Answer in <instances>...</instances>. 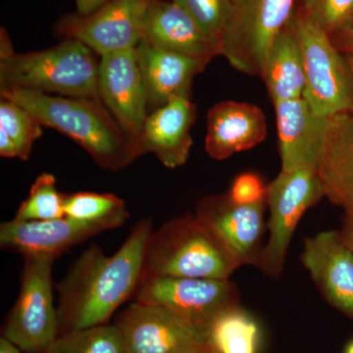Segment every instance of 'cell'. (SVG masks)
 Segmentation results:
<instances>
[{
    "label": "cell",
    "instance_id": "1",
    "mask_svg": "<svg viewBox=\"0 0 353 353\" xmlns=\"http://www.w3.org/2000/svg\"><path fill=\"white\" fill-rule=\"evenodd\" d=\"M152 221L132 227L115 254L88 246L57 285L59 334L108 324L122 304L132 299L143 273Z\"/></svg>",
    "mask_w": 353,
    "mask_h": 353
},
{
    "label": "cell",
    "instance_id": "2",
    "mask_svg": "<svg viewBox=\"0 0 353 353\" xmlns=\"http://www.w3.org/2000/svg\"><path fill=\"white\" fill-rule=\"evenodd\" d=\"M43 127L52 128L78 143L104 170L119 172L139 157L136 146L101 101L58 97L24 90H0Z\"/></svg>",
    "mask_w": 353,
    "mask_h": 353
},
{
    "label": "cell",
    "instance_id": "3",
    "mask_svg": "<svg viewBox=\"0 0 353 353\" xmlns=\"http://www.w3.org/2000/svg\"><path fill=\"white\" fill-rule=\"evenodd\" d=\"M99 62L77 39L36 52L17 53L2 28L0 32V90L24 88L58 97L99 99Z\"/></svg>",
    "mask_w": 353,
    "mask_h": 353
},
{
    "label": "cell",
    "instance_id": "4",
    "mask_svg": "<svg viewBox=\"0 0 353 353\" xmlns=\"http://www.w3.org/2000/svg\"><path fill=\"white\" fill-rule=\"evenodd\" d=\"M241 265L222 239L196 215L167 221L153 231L143 275L230 280Z\"/></svg>",
    "mask_w": 353,
    "mask_h": 353
},
{
    "label": "cell",
    "instance_id": "5",
    "mask_svg": "<svg viewBox=\"0 0 353 353\" xmlns=\"http://www.w3.org/2000/svg\"><path fill=\"white\" fill-rule=\"evenodd\" d=\"M294 25L305 67L303 99L319 117L353 113V75L347 57L305 11L294 15Z\"/></svg>",
    "mask_w": 353,
    "mask_h": 353
},
{
    "label": "cell",
    "instance_id": "6",
    "mask_svg": "<svg viewBox=\"0 0 353 353\" xmlns=\"http://www.w3.org/2000/svg\"><path fill=\"white\" fill-rule=\"evenodd\" d=\"M296 0H232L221 34V55L248 75L261 78L272 44L294 17Z\"/></svg>",
    "mask_w": 353,
    "mask_h": 353
},
{
    "label": "cell",
    "instance_id": "7",
    "mask_svg": "<svg viewBox=\"0 0 353 353\" xmlns=\"http://www.w3.org/2000/svg\"><path fill=\"white\" fill-rule=\"evenodd\" d=\"M53 255H26L17 301L7 317L3 336L22 352L41 353L59 336L53 297Z\"/></svg>",
    "mask_w": 353,
    "mask_h": 353
},
{
    "label": "cell",
    "instance_id": "8",
    "mask_svg": "<svg viewBox=\"0 0 353 353\" xmlns=\"http://www.w3.org/2000/svg\"><path fill=\"white\" fill-rule=\"evenodd\" d=\"M322 197L324 192L315 167L281 171L267 185L266 202L270 212L267 226L269 238L256 267L265 276L280 277L299 221Z\"/></svg>",
    "mask_w": 353,
    "mask_h": 353
},
{
    "label": "cell",
    "instance_id": "9",
    "mask_svg": "<svg viewBox=\"0 0 353 353\" xmlns=\"http://www.w3.org/2000/svg\"><path fill=\"white\" fill-rule=\"evenodd\" d=\"M132 299L134 303L168 309L202 334L216 316L241 305L236 285L217 279L143 275Z\"/></svg>",
    "mask_w": 353,
    "mask_h": 353
},
{
    "label": "cell",
    "instance_id": "10",
    "mask_svg": "<svg viewBox=\"0 0 353 353\" xmlns=\"http://www.w3.org/2000/svg\"><path fill=\"white\" fill-rule=\"evenodd\" d=\"M153 0H110L88 15L69 14L54 31L77 39L99 57L134 50L143 39L148 9Z\"/></svg>",
    "mask_w": 353,
    "mask_h": 353
},
{
    "label": "cell",
    "instance_id": "11",
    "mask_svg": "<svg viewBox=\"0 0 353 353\" xmlns=\"http://www.w3.org/2000/svg\"><path fill=\"white\" fill-rule=\"evenodd\" d=\"M127 353H202L203 334L164 307L132 303L116 318Z\"/></svg>",
    "mask_w": 353,
    "mask_h": 353
},
{
    "label": "cell",
    "instance_id": "12",
    "mask_svg": "<svg viewBox=\"0 0 353 353\" xmlns=\"http://www.w3.org/2000/svg\"><path fill=\"white\" fill-rule=\"evenodd\" d=\"M97 87L99 99L136 146L148 116V94L136 50L101 57Z\"/></svg>",
    "mask_w": 353,
    "mask_h": 353
},
{
    "label": "cell",
    "instance_id": "13",
    "mask_svg": "<svg viewBox=\"0 0 353 353\" xmlns=\"http://www.w3.org/2000/svg\"><path fill=\"white\" fill-rule=\"evenodd\" d=\"M266 199L252 204L232 201L227 192L206 196L197 204L196 217L222 239L241 267H257L264 246Z\"/></svg>",
    "mask_w": 353,
    "mask_h": 353
},
{
    "label": "cell",
    "instance_id": "14",
    "mask_svg": "<svg viewBox=\"0 0 353 353\" xmlns=\"http://www.w3.org/2000/svg\"><path fill=\"white\" fill-rule=\"evenodd\" d=\"M301 259L324 299L353 319V252L341 231L304 239Z\"/></svg>",
    "mask_w": 353,
    "mask_h": 353
},
{
    "label": "cell",
    "instance_id": "15",
    "mask_svg": "<svg viewBox=\"0 0 353 353\" xmlns=\"http://www.w3.org/2000/svg\"><path fill=\"white\" fill-rule=\"evenodd\" d=\"M95 223L64 217L48 221L13 219L0 225V245L6 252L58 257L88 239L108 231Z\"/></svg>",
    "mask_w": 353,
    "mask_h": 353
},
{
    "label": "cell",
    "instance_id": "16",
    "mask_svg": "<svg viewBox=\"0 0 353 353\" xmlns=\"http://www.w3.org/2000/svg\"><path fill=\"white\" fill-rule=\"evenodd\" d=\"M143 39L160 50L192 58L206 65L221 55L219 39L206 34L173 0H153L145 18Z\"/></svg>",
    "mask_w": 353,
    "mask_h": 353
},
{
    "label": "cell",
    "instance_id": "17",
    "mask_svg": "<svg viewBox=\"0 0 353 353\" xmlns=\"http://www.w3.org/2000/svg\"><path fill=\"white\" fill-rule=\"evenodd\" d=\"M315 173L324 196L353 218V113L327 118Z\"/></svg>",
    "mask_w": 353,
    "mask_h": 353
},
{
    "label": "cell",
    "instance_id": "18",
    "mask_svg": "<svg viewBox=\"0 0 353 353\" xmlns=\"http://www.w3.org/2000/svg\"><path fill=\"white\" fill-rule=\"evenodd\" d=\"M196 117V106L190 99H173L148 114L137 141L139 157L152 153L167 168L183 166L190 157V129Z\"/></svg>",
    "mask_w": 353,
    "mask_h": 353
},
{
    "label": "cell",
    "instance_id": "19",
    "mask_svg": "<svg viewBox=\"0 0 353 353\" xmlns=\"http://www.w3.org/2000/svg\"><path fill=\"white\" fill-rule=\"evenodd\" d=\"M267 136L266 118L256 105L221 101L208 114L205 150L217 161L259 145Z\"/></svg>",
    "mask_w": 353,
    "mask_h": 353
},
{
    "label": "cell",
    "instance_id": "20",
    "mask_svg": "<svg viewBox=\"0 0 353 353\" xmlns=\"http://www.w3.org/2000/svg\"><path fill=\"white\" fill-rule=\"evenodd\" d=\"M134 50L148 106L153 109L173 99H190L194 78L208 66L199 60L155 48L143 39Z\"/></svg>",
    "mask_w": 353,
    "mask_h": 353
},
{
    "label": "cell",
    "instance_id": "21",
    "mask_svg": "<svg viewBox=\"0 0 353 353\" xmlns=\"http://www.w3.org/2000/svg\"><path fill=\"white\" fill-rule=\"evenodd\" d=\"M279 136L281 171L315 167L327 118L313 112L301 99L274 103Z\"/></svg>",
    "mask_w": 353,
    "mask_h": 353
},
{
    "label": "cell",
    "instance_id": "22",
    "mask_svg": "<svg viewBox=\"0 0 353 353\" xmlns=\"http://www.w3.org/2000/svg\"><path fill=\"white\" fill-rule=\"evenodd\" d=\"M261 78L273 104L303 97L305 67L294 19L272 44Z\"/></svg>",
    "mask_w": 353,
    "mask_h": 353
},
{
    "label": "cell",
    "instance_id": "23",
    "mask_svg": "<svg viewBox=\"0 0 353 353\" xmlns=\"http://www.w3.org/2000/svg\"><path fill=\"white\" fill-rule=\"evenodd\" d=\"M203 336L206 347L213 353H259L261 348L259 322L241 304L216 316Z\"/></svg>",
    "mask_w": 353,
    "mask_h": 353
},
{
    "label": "cell",
    "instance_id": "24",
    "mask_svg": "<svg viewBox=\"0 0 353 353\" xmlns=\"http://www.w3.org/2000/svg\"><path fill=\"white\" fill-rule=\"evenodd\" d=\"M64 211L67 217L104 225L109 230L123 226L130 217L125 201L113 194H64Z\"/></svg>",
    "mask_w": 353,
    "mask_h": 353
},
{
    "label": "cell",
    "instance_id": "25",
    "mask_svg": "<svg viewBox=\"0 0 353 353\" xmlns=\"http://www.w3.org/2000/svg\"><path fill=\"white\" fill-rule=\"evenodd\" d=\"M41 353H127L115 324L77 330L57 336Z\"/></svg>",
    "mask_w": 353,
    "mask_h": 353
},
{
    "label": "cell",
    "instance_id": "26",
    "mask_svg": "<svg viewBox=\"0 0 353 353\" xmlns=\"http://www.w3.org/2000/svg\"><path fill=\"white\" fill-rule=\"evenodd\" d=\"M43 125L27 109L11 99L0 101V136L6 137L17 152V158L28 161L34 143L43 136Z\"/></svg>",
    "mask_w": 353,
    "mask_h": 353
},
{
    "label": "cell",
    "instance_id": "27",
    "mask_svg": "<svg viewBox=\"0 0 353 353\" xmlns=\"http://www.w3.org/2000/svg\"><path fill=\"white\" fill-rule=\"evenodd\" d=\"M64 194L57 188V179L50 173L41 174L20 204L15 219L48 221L64 217Z\"/></svg>",
    "mask_w": 353,
    "mask_h": 353
},
{
    "label": "cell",
    "instance_id": "28",
    "mask_svg": "<svg viewBox=\"0 0 353 353\" xmlns=\"http://www.w3.org/2000/svg\"><path fill=\"white\" fill-rule=\"evenodd\" d=\"M212 38L219 39L229 19L232 0H173Z\"/></svg>",
    "mask_w": 353,
    "mask_h": 353
},
{
    "label": "cell",
    "instance_id": "29",
    "mask_svg": "<svg viewBox=\"0 0 353 353\" xmlns=\"http://www.w3.org/2000/svg\"><path fill=\"white\" fill-rule=\"evenodd\" d=\"M306 13L331 38L353 30V0H318Z\"/></svg>",
    "mask_w": 353,
    "mask_h": 353
},
{
    "label": "cell",
    "instance_id": "30",
    "mask_svg": "<svg viewBox=\"0 0 353 353\" xmlns=\"http://www.w3.org/2000/svg\"><path fill=\"white\" fill-rule=\"evenodd\" d=\"M266 192L263 180L257 174L246 172L234 179L227 194L236 203L252 204L266 199Z\"/></svg>",
    "mask_w": 353,
    "mask_h": 353
},
{
    "label": "cell",
    "instance_id": "31",
    "mask_svg": "<svg viewBox=\"0 0 353 353\" xmlns=\"http://www.w3.org/2000/svg\"><path fill=\"white\" fill-rule=\"evenodd\" d=\"M332 41L341 51V53H345L347 55H353V30L341 34H336V36L332 37Z\"/></svg>",
    "mask_w": 353,
    "mask_h": 353
},
{
    "label": "cell",
    "instance_id": "32",
    "mask_svg": "<svg viewBox=\"0 0 353 353\" xmlns=\"http://www.w3.org/2000/svg\"><path fill=\"white\" fill-rule=\"evenodd\" d=\"M75 1L77 13L80 15H88L108 3L110 0H75Z\"/></svg>",
    "mask_w": 353,
    "mask_h": 353
},
{
    "label": "cell",
    "instance_id": "33",
    "mask_svg": "<svg viewBox=\"0 0 353 353\" xmlns=\"http://www.w3.org/2000/svg\"><path fill=\"white\" fill-rule=\"evenodd\" d=\"M341 233L348 248L353 252V218L345 215V217L343 218V227H341Z\"/></svg>",
    "mask_w": 353,
    "mask_h": 353
},
{
    "label": "cell",
    "instance_id": "34",
    "mask_svg": "<svg viewBox=\"0 0 353 353\" xmlns=\"http://www.w3.org/2000/svg\"><path fill=\"white\" fill-rule=\"evenodd\" d=\"M0 353H22L17 345H14L12 341L6 339V336H1L0 339Z\"/></svg>",
    "mask_w": 353,
    "mask_h": 353
},
{
    "label": "cell",
    "instance_id": "35",
    "mask_svg": "<svg viewBox=\"0 0 353 353\" xmlns=\"http://www.w3.org/2000/svg\"><path fill=\"white\" fill-rule=\"evenodd\" d=\"M317 1L318 0H303V11L310 12V11L314 8Z\"/></svg>",
    "mask_w": 353,
    "mask_h": 353
},
{
    "label": "cell",
    "instance_id": "36",
    "mask_svg": "<svg viewBox=\"0 0 353 353\" xmlns=\"http://www.w3.org/2000/svg\"><path fill=\"white\" fill-rule=\"evenodd\" d=\"M343 353H353V340L350 341V343L345 345Z\"/></svg>",
    "mask_w": 353,
    "mask_h": 353
},
{
    "label": "cell",
    "instance_id": "37",
    "mask_svg": "<svg viewBox=\"0 0 353 353\" xmlns=\"http://www.w3.org/2000/svg\"><path fill=\"white\" fill-rule=\"evenodd\" d=\"M347 60L348 64H350V69H352V75H353V55H347Z\"/></svg>",
    "mask_w": 353,
    "mask_h": 353
},
{
    "label": "cell",
    "instance_id": "38",
    "mask_svg": "<svg viewBox=\"0 0 353 353\" xmlns=\"http://www.w3.org/2000/svg\"><path fill=\"white\" fill-rule=\"evenodd\" d=\"M202 353H213L212 352H211V350H209L208 347H205V350H204V352H202Z\"/></svg>",
    "mask_w": 353,
    "mask_h": 353
}]
</instances>
